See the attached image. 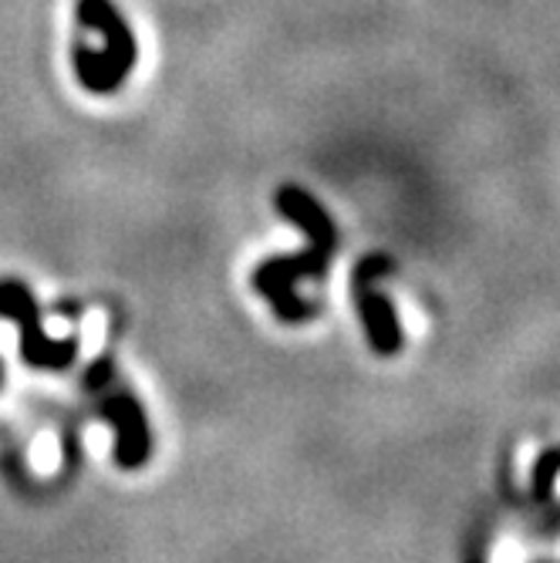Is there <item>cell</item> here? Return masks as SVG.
<instances>
[{
	"mask_svg": "<svg viewBox=\"0 0 560 563\" xmlns=\"http://www.w3.org/2000/svg\"><path fill=\"white\" fill-rule=\"evenodd\" d=\"M277 207L304 230H311L315 236V250L311 253H300V257H290V261H271L257 271V287L271 297V303L277 307V314L284 318H304L308 311L294 300L290 294V280L300 277V274H321L325 261L331 257V250H334V227L331 220L325 217V210L318 207V202L308 196V192H300L294 186L281 189L277 196Z\"/></svg>",
	"mask_w": 560,
	"mask_h": 563,
	"instance_id": "6da1fadb",
	"label": "cell"
},
{
	"mask_svg": "<svg viewBox=\"0 0 560 563\" xmlns=\"http://www.w3.org/2000/svg\"><path fill=\"white\" fill-rule=\"evenodd\" d=\"M78 24L81 31L98 34L101 47H88L85 41L75 44V75L88 91L109 95L135 65V37L112 0H78Z\"/></svg>",
	"mask_w": 560,
	"mask_h": 563,
	"instance_id": "7a4b0ae2",
	"label": "cell"
},
{
	"mask_svg": "<svg viewBox=\"0 0 560 563\" xmlns=\"http://www.w3.org/2000/svg\"><path fill=\"white\" fill-rule=\"evenodd\" d=\"M85 388L95 395L98 412L106 416V422L116 429V463L122 470H139L149 459V452H152L149 422L142 416L139 401L119 385V378H116L109 362H95L88 368Z\"/></svg>",
	"mask_w": 560,
	"mask_h": 563,
	"instance_id": "3957f363",
	"label": "cell"
},
{
	"mask_svg": "<svg viewBox=\"0 0 560 563\" xmlns=\"http://www.w3.org/2000/svg\"><path fill=\"white\" fill-rule=\"evenodd\" d=\"M0 318H11L21 324V354L24 362L34 368H68L78 354V341L65 338L55 341L47 338L41 328V314H37V303L31 297V290L18 280H0Z\"/></svg>",
	"mask_w": 560,
	"mask_h": 563,
	"instance_id": "277c9868",
	"label": "cell"
},
{
	"mask_svg": "<svg viewBox=\"0 0 560 563\" xmlns=\"http://www.w3.org/2000/svg\"><path fill=\"white\" fill-rule=\"evenodd\" d=\"M0 375H4V372H0Z\"/></svg>",
	"mask_w": 560,
	"mask_h": 563,
	"instance_id": "5b68a950",
	"label": "cell"
}]
</instances>
